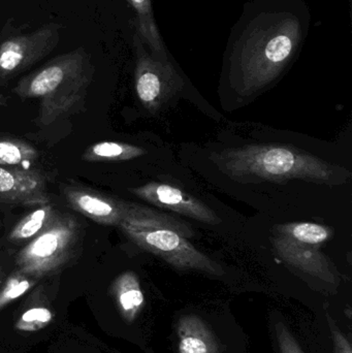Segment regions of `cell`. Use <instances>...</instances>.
<instances>
[{
    "label": "cell",
    "mask_w": 352,
    "mask_h": 353,
    "mask_svg": "<svg viewBox=\"0 0 352 353\" xmlns=\"http://www.w3.org/2000/svg\"><path fill=\"white\" fill-rule=\"evenodd\" d=\"M130 191L143 201L161 209L176 212L211 225L221 223L220 218L206 203L173 185L150 182Z\"/></svg>",
    "instance_id": "9c48e42d"
},
{
    "label": "cell",
    "mask_w": 352,
    "mask_h": 353,
    "mask_svg": "<svg viewBox=\"0 0 352 353\" xmlns=\"http://www.w3.org/2000/svg\"><path fill=\"white\" fill-rule=\"evenodd\" d=\"M136 97L148 111H159L174 95L182 90L184 81L171 59L161 60L151 55L138 34L134 35Z\"/></svg>",
    "instance_id": "52a82bcc"
},
{
    "label": "cell",
    "mask_w": 352,
    "mask_h": 353,
    "mask_svg": "<svg viewBox=\"0 0 352 353\" xmlns=\"http://www.w3.org/2000/svg\"><path fill=\"white\" fill-rule=\"evenodd\" d=\"M59 41L60 26L56 23L6 39L0 43V82L14 78L41 61Z\"/></svg>",
    "instance_id": "ba28073f"
},
{
    "label": "cell",
    "mask_w": 352,
    "mask_h": 353,
    "mask_svg": "<svg viewBox=\"0 0 352 353\" xmlns=\"http://www.w3.org/2000/svg\"><path fill=\"white\" fill-rule=\"evenodd\" d=\"M145 154L144 149L127 143L99 142L85 151L83 159L88 163H112L132 161Z\"/></svg>",
    "instance_id": "2e32d148"
},
{
    "label": "cell",
    "mask_w": 352,
    "mask_h": 353,
    "mask_svg": "<svg viewBox=\"0 0 352 353\" xmlns=\"http://www.w3.org/2000/svg\"><path fill=\"white\" fill-rule=\"evenodd\" d=\"M63 195L74 211L103 225L169 228L184 238H192L194 234L189 224L173 216L138 203L114 199L85 187L66 185L63 187Z\"/></svg>",
    "instance_id": "277c9868"
},
{
    "label": "cell",
    "mask_w": 352,
    "mask_h": 353,
    "mask_svg": "<svg viewBox=\"0 0 352 353\" xmlns=\"http://www.w3.org/2000/svg\"><path fill=\"white\" fill-rule=\"evenodd\" d=\"M57 214L50 203L41 205L14 225L8 234V241L12 244H28L54 221Z\"/></svg>",
    "instance_id": "9a60e30c"
},
{
    "label": "cell",
    "mask_w": 352,
    "mask_h": 353,
    "mask_svg": "<svg viewBox=\"0 0 352 353\" xmlns=\"http://www.w3.org/2000/svg\"><path fill=\"white\" fill-rule=\"evenodd\" d=\"M275 234L291 239L293 242L309 246H320L333 236L331 228L312 222H291L274 228Z\"/></svg>",
    "instance_id": "e0dca14e"
},
{
    "label": "cell",
    "mask_w": 352,
    "mask_h": 353,
    "mask_svg": "<svg viewBox=\"0 0 352 353\" xmlns=\"http://www.w3.org/2000/svg\"><path fill=\"white\" fill-rule=\"evenodd\" d=\"M79 234V224L72 216L57 214L54 221L18 253V271L32 278L59 271L74 255Z\"/></svg>",
    "instance_id": "5b68a950"
},
{
    "label": "cell",
    "mask_w": 352,
    "mask_h": 353,
    "mask_svg": "<svg viewBox=\"0 0 352 353\" xmlns=\"http://www.w3.org/2000/svg\"><path fill=\"white\" fill-rule=\"evenodd\" d=\"M120 228L136 246L161 257L176 269L192 270L217 277L225 275L220 265L200 252L187 238L175 230L140 225H123Z\"/></svg>",
    "instance_id": "8992f818"
},
{
    "label": "cell",
    "mask_w": 352,
    "mask_h": 353,
    "mask_svg": "<svg viewBox=\"0 0 352 353\" xmlns=\"http://www.w3.org/2000/svg\"><path fill=\"white\" fill-rule=\"evenodd\" d=\"M39 151L25 141L0 138V165L14 167L37 161Z\"/></svg>",
    "instance_id": "ac0fdd59"
},
{
    "label": "cell",
    "mask_w": 352,
    "mask_h": 353,
    "mask_svg": "<svg viewBox=\"0 0 352 353\" xmlns=\"http://www.w3.org/2000/svg\"><path fill=\"white\" fill-rule=\"evenodd\" d=\"M53 319V313L47 307H32L25 311L17 321L19 331L34 332L43 329Z\"/></svg>",
    "instance_id": "ffe728a7"
},
{
    "label": "cell",
    "mask_w": 352,
    "mask_h": 353,
    "mask_svg": "<svg viewBox=\"0 0 352 353\" xmlns=\"http://www.w3.org/2000/svg\"><path fill=\"white\" fill-rule=\"evenodd\" d=\"M273 245L279 256L289 265L329 283L338 284V271L315 247L293 242L279 234H275Z\"/></svg>",
    "instance_id": "8fae6325"
},
{
    "label": "cell",
    "mask_w": 352,
    "mask_h": 353,
    "mask_svg": "<svg viewBox=\"0 0 352 353\" xmlns=\"http://www.w3.org/2000/svg\"><path fill=\"white\" fill-rule=\"evenodd\" d=\"M93 65L83 48L62 54L19 81L14 92L39 101V122L47 126L70 115L86 97Z\"/></svg>",
    "instance_id": "3957f363"
},
{
    "label": "cell",
    "mask_w": 352,
    "mask_h": 353,
    "mask_svg": "<svg viewBox=\"0 0 352 353\" xmlns=\"http://www.w3.org/2000/svg\"><path fill=\"white\" fill-rule=\"evenodd\" d=\"M301 19L287 10H269L248 21L231 50L229 80L250 97L272 84L293 59L303 41Z\"/></svg>",
    "instance_id": "6da1fadb"
},
{
    "label": "cell",
    "mask_w": 352,
    "mask_h": 353,
    "mask_svg": "<svg viewBox=\"0 0 352 353\" xmlns=\"http://www.w3.org/2000/svg\"><path fill=\"white\" fill-rule=\"evenodd\" d=\"M113 294L123 319L134 321L145 303L138 276L132 271L121 274L114 282Z\"/></svg>",
    "instance_id": "5bb4252c"
},
{
    "label": "cell",
    "mask_w": 352,
    "mask_h": 353,
    "mask_svg": "<svg viewBox=\"0 0 352 353\" xmlns=\"http://www.w3.org/2000/svg\"><path fill=\"white\" fill-rule=\"evenodd\" d=\"M331 333H332L333 343H334L335 353H352L351 342L343 335L342 332L337 327L335 321L328 316Z\"/></svg>",
    "instance_id": "7402d4cb"
},
{
    "label": "cell",
    "mask_w": 352,
    "mask_h": 353,
    "mask_svg": "<svg viewBox=\"0 0 352 353\" xmlns=\"http://www.w3.org/2000/svg\"><path fill=\"white\" fill-rule=\"evenodd\" d=\"M6 105H8V99L0 93V108L6 107Z\"/></svg>",
    "instance_id": "603a6c76"
},
{
    "label": "cell",
    "mask_w": 352,
    "mask_h": 353,
    "mask_svg": "<svg viewBox=\"0 0 352 353\" xmlns=\"http://www.w3.org/2000/svg\"><path fill=\"white\" fill-rule=\"evenodd\" d=\"M179 353H219L218 344L208 325L196 315L180 319L177 325Z\"/></svg>",
    "instance_id": "7c38bea8"
},
{
    "label": "cell",
    "mask_w": 352,
    "mask_h": 353,
    "mask_svg": "<svg viewBox=\"0 0 352 353\" xmlns=\"http://www.w3.org/2000/svg\"><path fill=\"white\" fill-rule=\"evenodd\" d=\"M136 12V34L142 39L151 55L169 60V52L159 34L151 0H126Z\"/></svg>",
    "instance_id": "4fadbf2b"
},
{
    "label": "cell",
    "mask_w": 352,
    "mask_h": 353,
    "mask_svg": "<svg viewBox=\"0 0 352 353\" xmlns=\"http://www.w3.org/2000/svg\"><path fill=\"white\" fill-rule=\"evenodd\" d=\"M0 201L14 205L50 203L45 179L34 171L0 165Z\"/></svg>",
    "instance_id": "30bf717a"
},
{
    "label": "cell",
    "mask_w": 352,
    "mask_h": 353,
    "mask_svg": "<svg viewBox=\"0 0 352 353\" xmlns=\"http://www.w3.org/2000/svg\"><path fill=\"white\" fill-rule=\"evenodd\" d=\"M34 285V278L29 277L20 271L12 274L0 290V310L26 294Z\"/></svg>",
    "instance_id": "d6986e66"
},
{
    "label": "cell",
    "mask_w": 352,
    "mask_h": 353,
    "mask_svg": "<svg viewBox=\"0 0 352 353\" xmlns=\"http://www.w3.org/2000/svg\"><path fill=\"white\" fill-rule=\"evenodd\" d=\"M275 335L280 353H305L282 321L275 323Z\"/></svg>",
    "instance_id": "44dd1931"
},
{
    "label": "cell",
    "mask_w": 352,
    "mask_h": 353,
    "mask_svg": "<svg viewBox=\"0 0 352 353\" xmlns=\"http://www.w3.org/2000/svg\"><path fill=\"white\" fill-rule=\"evenodd\" d=\"M210 159L221 173L242 184L298 179L335 186L351 176L343 168L287 145H247L218 151Z\"/></svg>",
    "instance_id": "7a4b0ae2"
}]
</instances>
